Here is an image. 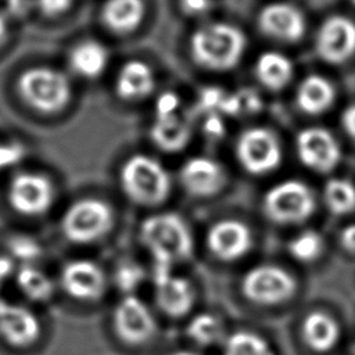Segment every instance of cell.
Masks as SVG:
<instances>
[{"label": "cell", "mask_w": 355, "mask_h": 355, "mask_svg": "<svg viewBox=\"0 0 355 355\" xmlns=\"http://www.w3.org/2000/svg\"><path fill=\"white\" fill-rule=\"evenodd\" d=\"M169 355H202V354L196 352V351H190V349H179V351L171 352Z\"/></svg>", "instance_id": "41"}, {"label": "cell", "mask_w": 355, "mask_h": 355, "mask_svg": "<svg viewBox=\"0 0 355 355\" xmlns=\"http://www.w3.org/2000/svg\"><path fill=\"white\" fill-rule=\"evenodd\" d=\"M295 148L300 161L316 172H329L340 161V146L323 128H308L298 133Z\"/></svg>", "instance_id": "13"}, {"label": "cell", "mask_w": 355, "mask_h": 355, "mask_svg": "<svg viewBox=\"0 0 355 355\" xmlns=\"http://www.w3.org/2000/svg\"><path fill=\"white\" fill-rule=\"evenodd\" d=\"M341 123L347 135H349L352 139H355V104L349 105L344 110L341 116Z\"/></svg>", "instance_id": "38"}, {"label": "cell", "mask_w": 355, "mask_h": 355, "mask_svg": "<svg viewBox=\"0 0 355 355\" xmlns=\"http://www.w3.org/2000/svg\"><path fill=\"white\" fill-rule=\"evenodd\" d=\"M223 343V355H275L266 338L248 330L234 331Z\"/></svg>", "instance_id": "27"}, {"label": "cell", "mask_w": 355, "mask_h": 355, "mask_svg": "<svg viewBox=\"0 0 355 355\" xmlns=\"http://www.w3.org/2000/svg\"><path fill=\"white\" fill-rule=\"evenodd\" d=\"M144 17L141 0H107L101 10L104 25L115 33L133 32Z\"/></svg>", "instance_id": "21"}, {"label": "cell", "mask_w": 355, "mask_h": 355, "mask_svg": "<svg viewBox=\"0 0 355 355\" xmlns=\"http://www.w3.org/2000/svg\"><path fill=\"white\" fill-rule=\"evenodd\" d=\"M340 243L347 252L355 254V225H349L343 229L340 234Z\"/></svg>", "instance_id": "36"}, {"label": "cell", "mask_w": 355, "mask_h": 355, "mask_svg": "<svg viewBox=\"0 0 355 355\" xmlns=\"http://www.w3.org/2000/svg\"><path fill=\"white\" fill-rule=\"evenodd\" d=\"M17 90L24 103L40 114L60 112L71 100L68 78L44 65L25 69L17 80Z\"/></svg>", "instance_id": "3"}, {"label": "cell", "mask_w": 355, "mask_h": 355, "mask_svg": "<svg viewBox=\"0 0 355 355\" xmlns=\"http://www.w3.org/2000/svg\"><path fill=\"white\" fill-rule=\"evenodd\" d=\"M258 25L266 36L282 42H295L305 32L302 12L288 3H272L263 7Z\"/></svg>", "instance_id": "16"}, {"label": "cell", "mask_w": 355, "mask_h": 355, "mask_svg": "<svg viewBox=\"0 0 355 355\" xmlns=\"http://www.w3.org/2000/svg\"><path fill=\"white\" fill-rule=\"evenodd\" d=\"M116 337L129 345H141L157 333V320L147 304L136 294L123 295L112 312Z\"/></svg>", "instance_id": "9"}, {"label": "cell", "mask_w": 355, "mask_h": 355, "mask_svg": "<svg viewBox=\"0 0 355 355\" xmlns=\"http://www.w3.org/2000/svg\"><path fill=\"white\" fill-rule=\"evenodd\" d=\"M351 1H352V4H354V6H355V0H351Z\"/></svg>", "instance_id": "42"}, {"label": "cell", "mask_w": 355, "mask_h": 355, "mask_svg": "<svg viewBox=\"0 0 355 355\" xmlns=\"http://www.w3.org/2000/svg\"><path fill=\"white\" fill-rule=\"evenodd\" d=\"M315 209L312 190L300 180H284L270 187L263 197L265 215L280 225H294L308 219Z\"/></svg>", "instance_id": "7"}, {"label": "cell", "mask_w": 355, "mask_h": 355, "mask_svg": "<svg viewBox=\"0 0 355 355\" xmlns=\"http://www.w3.org/2000/svg\"><path fill=\"white\" fill-rule=\"evenodd\" d=\"M180 180L190 194L209 197L223 187L226 175L220 164L215 159L208 157H193L183 164Z\"/></svg>", "instance_id": "18"}, {"label": "cell", "mask_w": 355, "mask_h": 355, "mask_svg": "<svg viewBox=\"0 0 355 355\" xmlns=\"http://www.w3.org/2000/svg\"><path fill=\"white\" fill-rule=\"evenodd\" d=\"M121 186L132 201L141 205H157L168 197L171 179L161 162L139 154L123 164Z\"/></svg>", "instance_id": "4"}, {"label": "cell", "mask_w": 355, "mask_h": 355, "mask_svg": "<svg viewBox=\"0 0 355 355\" xmlns=\"http://www.w3.org/2000/svg\"><path fill=\"white\" fill-rule=\"evenodd\" d=\"M61 286L79 301H96L107 288V277L100 265L89 259H73L61 270Z\"/></svg>", "instance_id": "14"}, {"label": "cell", "mask_w": 355, "mask_h": 355, "mask_svg": "<svg viewBox=\"0 0 355 355\" xmlns=\"http://www.w3.org/2000/svg\"><path fill=\"white\" fill-rule=\"evenodd\" d=\"M287 248L290 255L295 261L309 263L316 261L322 255L324 250V243L323 237L318 232L304 230L291 239Z\"/></svg>", "instance_id": "30"}, {"label": "cell", "mask_w": 355, "mask_h": 355, "mask_svg": "<svg viewBox=\"0 0 355 355\" xmlns=\"http://www.w3.org/2000/svg\"><path fill=\"white\" fill-rule=\"evenodd\" d=\"M112 222V211L104 201L83 198L68 207L61 219V230L69 241L89 244L105 236Z\"/></svg>", "instance_id": "5"}, {"label": "cell", "mask_w": 355, "mask_h": 355, "mask_svg": "<svg viewBox=\"0 0 355 355\" xmlns=\"http://www.w3.org/2000/svg\"><path fill=\"white\" fill-rule=\"evenodd\" d=\"M154 75L151 68L141 61H129L118 72L115 90L123 100H140L154 89Z\"/></svg>", "instance_id": "20"}, {"label": "cell", "mask_w": 355, "mask_h": 355, "mask_svg": "<svg viewBox=\"0 0 355 355\" xmlns=\"http://www.w3.org/2000/svg\"><path fill=\"white\" fill-rule=\"evenodd\" d=\"M250 227L236 219H223L214 223L207 233V245L214 257L232 262L243 258L251 248Z\"/></svg>", "instance_id": "15"}, {"label": "cell", "mask_w": 355, "mask_h": 355, "mask_svg": "<svg viewBox=\"0 0 355 355\" xmlns=\"http://www.w3.org/2000/svg\"><path fill=\"white\" fill-rule=\"evenodd\" d=\"M301 334L305 344L315 352L331 351L340 341L341 330L338 322L324 311H311L301 324Z\"/></svg>", "instance_id": "19"}, {"label": "cell", "mask_w": 355, "mask_h": 355, "mask_svg": "<svg viewBox=\"0 0 355 355\" xmlns=\"http://www.w3.org/2000/svg\"><path fill=\"white\" fill-rule=\"evenodd\" d=\"M108 62L107 49L94 40H83L72 47L69 53L71 69L86 79H94L101 75Z\"/></svg>", "instance_id": "22"}, {"label": "cell", "mask_w": 355, "mask_h": 355, "mask_svg": "<svg viewBox=\"0 0 355 355\" xmlns=\"http://www.w3.org/2000/svg\"><path fill=\"white\" fill-rule=\"evenodd\" d=\"M154 298L157 306L171 318H182L194 305V287L191 282L175 273L169 266L154 265Z\"/></svg>", "instance_id": "11"}, {"label": "cell", "mask_w": 355, "mask_h": 355, "mask_svg": "<svg viewBox=\"0 0 355 355\" xmlns=\"http://www.w3.org/2000/svg\"><path fill=\"white\" fill-rule=\"evenodd\" d=\"M191 135L187 119L173 114L168 116H155L151 126V137L155 144L165 151H176L186 146Z\"/></svg>", "instance_id": "24"}, {"label": "cell", "mask_w": 355, "mask_h": 355, "mask_svg": "<svg viewBox=\"0 0 355 355\" xmlns=\"http://www.w3.org/2000/svg\"><path fill=\"white\" fill-rule=\"evenodd\" d=\"M255 75L263 86L279 90L290 82L293 64L290 58L282 53L266 51L261 54L255 62Z\"/></svg>", "instance_id": "25"}, {"label": "cell", "mask_w": 355, "mask_h": 355, "mask_svg": "<svg viewBox=\"0 0 355 355\" xmlns=\"http://www.w3.org/2000/svg\"><path fill=\"white\" fill-rule=\"evenodd\" d=\"M323 197L327 208L336 215H347L355 209V186L347 179H330Z\"/></svg>", "instance_id": "29"}, {"label": "cell", "mask_w": 355, "mask_h": 355, "mask_svg": "<svg viewBox=\"0 0 355 355\" xmlns=\"http://www.w3.org/2000/svg\"><path fill=\"white\" fill-rule=\"evenodd\" d=\"M14 272V261L11 257L0 255V286L12 275Z\"/></svg>", "instance_id": "39"}, {"label": "cell", "mask_w": 355, "mask_h": 355, "mask_svg": "<svg viewBox=\"0 0 355 355\" xmlns=\"http://www.w3.org/2000/svg\"><path fill=\"white\" fill-rule=\"evenodd\" d=\"M72 0H35L36 8L46 17H58L69 10Z\"/></svg>", "instance_id": "34"}, {"label": "cell", "mask_w": 355, "mask_h": 355, "mask_svg": "<svg viewBox=\"0 0 355 355\" xmlns=\"http://www.w3.org/2000/svg\"><path fill=\"white\" fill-rule=\"evenodd\" d=\"M334 97L333 85L319 75L306 76L297 89V104L309 115H318L326 111L333 104Z\"/></svg>", "instance_id": "23"}, {"label": "cell", "mask_w": 355, "mask_h": 355, "mask_svg": "<svg viewBox=\"0 0 355 355\" xmlns=\"http://www.w3.org/2000/svg\"><path fill=\"white\" fill-rule=\"evenodd\" d=\"M212 0H180V8L184 14L191 17L204 15L209 11Z\"/></svg>", "instance_id": "35"}, {"label": "cell", "mask_w": 355, "mask_h": 355, "mask_svg": "<svg viewBox=\"0 0 355 355\" xmlns=\"http://www.w3.org/2000/svg\"><path fill=\"white\" fill-rule=\"evenodd\" d=\"M144 277L146 273L143 266L130 261L119 263L114 272V282L123 295L135 294V290L139 288Z\"/></svg>", "instance_id": "31"}, {"label": "cell", "mask_w": 355, "mask_h": 355, "mask_svg": "<svg viewBox=\"0 0 355 355\" xmlns=\"http://www.w3.org/2000/svg\"><path fill=\"white\" fill-rule=\"evenodd\" d=\"M186 334L200 347H211L226 340L222 320L211 312L194 315L186 326Z\"/></svg>", "instance_id": "26"}, {"label": "cell", "mask_w": 355, "mask_h": 355, "mask_svg": "<svg viewBox=\"0 0 355 355\" xmlns=\"http://www.w3.org/2000/svg\"><path fill=\"white\" fill-rule=\"evenodd\" d=\"M17 283L21 291L35 301H46L54 291L51 279L33 265H22L18 269Z\"/></svg>", "instance_id": "28"}, {"label": "cell", "mask_w": 355, "mask_h": 355, "mask_svg": "<svg viewBox=\"0 0 355 355\" xmlns=\"http://www.w3.org/2000/svg\"><path fill=\"white\" fill-rule=\"evenodd\" d=\"M11 259H18L24 265H32L33 261L40 258V245L29 237H15L10 243Z\"/></svg>", "instance_id": "32"}, {"label": "cell", "mask_w": 355, "mask_h": 355, "mask_svg": "<svg viewBox=\"0 0 355 355\" xmlns=\"http://www.w3.org/2000/svg\"><path fill=\"white\" fill-rule=\"evenodd\" d=\"M6 6H7V11L14 17H22L28 14V11L31 10L32 1L31 0H6Z\"/></svg>", "instance_id": "37"}, {"label": "cell", "mask_w": 355, "mask_h": 355, "mask_svg": "<svg viewBox=\"0 0 355 355\" xmlns=\"http://www.w3.org/2000/svg\"><path fill=\"white\" fill-rule=\"evenodd\" d=\"M40 334L39 319L25 306L0 300V336L14 347H28Z\"/></svg>", "instance_id": "17"}, {"label": "cell", "mask_w": 355, "mask_h": 355, "mask_svg": "<svg viewBox=\"0 0 355 355\" xmlns=\"http://www.w3.org/2000/svg\"><path fill=\"white\" fill-rule=\"evenodd\" d=\"M7 36H8V21H7V17L3 12H0V47L6 43Z\"/></svg>", "instance_id": "40"}, {"label": "cell", "mask_w": 355, "mask_h": 355, "mask_svg": "<svg viewBox=\"0 0 355 355\" xmlns=\"http://www.w3.org/2000/svg\"><path fill=\"white\" fill-rule=\"evenodd\" d=\"M244 33L234 25L212 22L198 28L190 40L193 60L211 71L233 68L245 51Z\"/></svg>", "instance_id": "2"}, {"label": "cell", "mask_w": 355, "mask_h": 355, "mask_svg": "<svg viewBox=\"0 0 355 355\" xmlns=\"http://www.w3.org/2000/svg\"><path fill=\"white\" fill-rule=\"evenodd\" d=\"M240 286L248 301L265 306L286 302L297 291L295 277L284 268L272 263H261L247 270Z\"/></svg>", "instance_id": "6"}, {"label": "cell", "mask_w": 355, "mask_h": 355, "mask_svg": "<svg viewBox=\"0 0 355 355\" xmlns=\"http://www.w3.org/2000/svg\"><path fill=\"white\" fill-rule=\"evenodd\" d=\"M55 189L53 182L36 172H21L15 175L7 189L11 208L25 216H39L50 209L54 202Z\"/></svg>", "instance_id": "8"}, {"label": "cell", "mask_w": 355, "mask_h": 355, "mask_svg": "<svg viewBox=\"0 0 355 355\" xmlns=\"http://www.w3.org/2000/svg\"><path fill=\"white\" fill-rule=\"evenodd\" d=\"M237 159L252 175H263L275 171L282 161L279 139L268 129L252 128L245 130L236 146Z\"/></svg>", "instance_id": "10"}, {"label": "cell", "mask_w": 355, "mask_h": 355, "mask_svg": "<svg viewBox=\"0 0 355 355\" xmlns=\"http://www.w3.org/2000/svg\"><path fill=\"white\" fill-rule=\"evenodd\" d=\"M179 105V97L172 92H165L155 101V116H168L178 114Z\"/></svg>", "instance_id": "33"}, {"label": "cell", "mask_w": 355, "mask_h": 355, "mask_svg": "<svg viewBox=\"0 0 355 355\" xmlns=\"http://www.w3.org/2000/svg\"><path fill=\"white\" fill-rule=\"evenodd\" d=\"M140 241L158 266L173 268L189 259L193 252L189 226L179 215L171 212L148 216L140 226Z\"/></svg>", "instance_id": "1"}, {"label": "cell", "mask_w": 355, "mask_h": 355, "mask_svg": "<svg viewBox=\"0 0 355 355\" xmlns=\"http://www.w3.org/2000/svg\"><path fill=\"white\" fill-rule=\"evenodd\" d=\"M319 57L331 64H341L355 54V22L343 15L327 18L316 35Z\"/></svg>", "instance_id": "12"}]
</instances>
